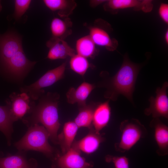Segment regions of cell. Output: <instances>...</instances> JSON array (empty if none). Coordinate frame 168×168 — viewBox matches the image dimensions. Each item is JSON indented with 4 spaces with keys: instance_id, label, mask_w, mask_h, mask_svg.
<instances>
[{
    "instance_id": "cell-1",
    "label": "cell",
    "mask_w": 168,
    "mask_h": 168,
    "mask_svg": "<svg viewBox=\"0 0 168 168\" xmlns=\"http://www.w3.org/2000/svg\"><path fill=\"white\" fill-rule=\"evenodd\" d=\"M141 66L132 62L125 54L119 69L114 75L108 78L104 84L107 89L105 97L115 101L119 95H122L134 104L133 94Z\"/></svg>"
},
{
    "instance_id": "cell-2",
    "label": "cell",
    "mask_w": 168,
    "mask_h": 168,
    "mask_svg": "<svg viewBox=\"0 0 168 168\" xmlns=\"http://www.w3.org/2000/svg\"><path fill=\"white\" fill-rule=\"evenodd\" d=\"M58 94L48 93L34 107L31 115L23 120L29 127L41 123L49 133L51 140L55 144H57V133L61 125L58 113Z\"/></svg>"
},
{
    "instance_id": "cell-3",
    "label": "cell",
    "mask_w": 168,
    "mask_h": 168,
    "mask_svg": "<svg viewBox=\"0 0 168 168\" xmlns=\"http://www.w3.org/2000/svg\"><path fill=\"white\" fill-rule=\"evenodd\" d=\"M49 133L44 127L36 124L29 127L25 135L15 145L19 151L34 150L53 157L55 150L49 143Z\"/></svg>"
},
{
    "instance_id": "cell-4",
    "label": "cell",
    "mask_w": 168,
    "mask_h": 168,
    "mask_svg": "<svg viewBox=\"0 0 168 168\" xmlns=\"http://www.w3.org/2000/svg\"><path fill=\"white\" fill-rule=\"evenodd\" d=\"M121 133L119 142L114 144L115 150L124 153L130 150L147 133L144 126L137 119L125 120L120 125Z\"/></svg>"
},
{
    "instance_id": "cell-5",
    "label": "cell",
    "mask_w": 168,
    "mask_h": 168,
    "mask_svg": "<svg viewBox=\"0 0 168 168\" xmlns=\"http://www.w3.org/2000/svg\"><path fill=\"white\" fill-rule=\"evenodd\" d=\"M66 62L48 71L37 81L33 84L21 89V92L27 93L33 100L39 99L44 93L43 88L50 86L62 79L64 76Z\"/></svg>"
},
{
    "instance_id": "cell-6",
    "label": "cell",
    "mask_w": 168,
    "mask_h": 168,
    "mask_svg": "<svg viewBox=\"0 0 168 168\" xmlns=\"http://www.w3.org/2000/svg\"><path fill=\"white\" fill-rule=\"evenodd\" d=\"M109 24L104 20L98 19L93 26L89 27L90 36L96 45L104 47L108 50L114 51L118 46L116 40L111 37L108 31Z\"/></svg>"
},
{
    "instance_id": "cell-7",
    "label": "cell",
    "mask_w": 168,
    "mask_h": 168,
    "mask_svg": "<svg viewBox=\"0 0 168 168\" xmlns=\"http://www.w3.org/2000/svg\"><path fill=\"white\" fill-rule=\"evenodd\" d=\"M168 87V82H166L161 87L157 88L156 96H151L149 99L150 105L144 110L145 115H151L153 118L160 117L168 118V98L167 95Z\"/></svg>"
},
{
    "instance_id": "cell-8",
    "label": "cell",
    "mask_w": 168,
    "mask_h": 168,
    "mask_svg": "<svg viewBox=\"0 0 168 168\" xmlns=\"http://www.w3.org/2000/svg\"><path fill=\"white\" fill-rule=\"evenodd\" d=\"M80 151L72 146L65 153L57 154L53 157L52 168H91V163L86 161L80 155Z\"/></svg>"
},
{
    "instance_id": "cell-9",
    "label": "cell",
    "mask_w": 168,
    "mask_h": 168,
    "mask_svg": "<svg viewBox=\"0 0 168 168\" xmlns=\"http://www.w3.org/2000/svg\"><path fill=\"white\" fill-rule=\"evenodd\" d=\"M30 97L25 92L13 93L6 101L12 117L14 122L21 119L26 114L31 113L35 106Z\"/></svg>"
},
{
    "instance_id": "cell-10",
    "label": "cell",
    "mask_w": 168,
    "mask_h": 168,
    "mask_svg": "<svg viewBox=\"0 0 168 168\" xmlns=\"http://www.w3.org/2000/svg\"><path fill=\"white\" fill-rule=\"evenodd\" d=\"M21 49V39L17 35L11 32L0 34V60L3 64Z\"/></svg>"
},
{
    "instance_id": "cell-11",
    "label": "cell",
    "mask_w": 168,
    "mask_h": 168,
    "mask_svg": "<svg viewBox=\"0 0 168 168\" xmlns=\"http://www.w3.org/2000/svg\"><path fill=\"white\" fill-rule=\"evenodd\" d=\"M36 63L28 59L21 49L3 64L9 72L14 76H20L26 73Z\"/></svg>"
},
{
    "instance_id": "cell-12",
    "label": "cell",
    "mask_w": 168,
    "mask_h": 168,
    "mask_svg": "<svg viewBox=\"0 0 168 168\" xmlns=\"http://www.w3.org/2000/svg\"><path fill=\"white\" fill-rule=\"evenodd\" d=\"M46 45L49 49L47 58L50 60L65 59L76 54L75 50L64 40L51 37Z\"/></svg>"
},
{
    "instance_id": "cell-13",
    "label": "cell",
    "mask_w": 168,
    "mask_h": 168,
    "mask_svg": "<svg viewBox=\"0 0 168 168\" xmlns=\"http://www.w3.org/2000/svg\"><path fill=\"white\" fill-rule=\"evenodd\" d=\"M150 126L154 130V137L158 146L157 154L165 156L168 154V127L163 123L159 118L152 120Z\"/></svg>"
},
{
    "instance_id": "cell-14",
    "label": "cell",
    "mask_w": 168,
    "mask_h": 168,
    "mask_svg": "<svg viewBox=\"0 0 168 168\" xmlns=\"http://www.w3.org/2000/svg\"><path fill=\"white\" fill-rule=\"evenodd\" d=\"M88 133L84 138L77 141H74L72 146L80 151L87 154L92 153L99 147L100 144L105 138L100 133L97 132L92 127Z\"/></svg>"
},
{
    "instance_id": "cell-15",
    "label": "cell",
    "mask_w": 168,
    "mask_h": 168,
    "mask_svg": "<svg viewBox=\"0 0 168 168\" xmlns=\"http://www.w3.org/2000/svg\"><path fill=\"white\" fill-rule=\"evenodd\" d=\"M95 86L93 84L83 82L77 88L71 87L66 93L68 102L73 104L77 103L79 107L86 105V100Z\"/></svg>"
},
{
    "instance_id": "cell-16",
    "label": "cell",
    "mask_w": 168,
    "mask_h": 168,
    "mask_svg": "<svg viewBox=\"0 0 168 168\" xmlns=\"http://www.w3.org/2000/svg\"><path fill=\"white\" fill-rule=\"evenodd\" d=\"M0 152V168H36L34 159L27 160L21 153L3 157Z\"/></svg>"
},
{
    "instance_id": "cell-17",
    "label": "cell",
    "mask_w": 168,
    "mask_h": 168,
    "mask_svg": "<svg viewBox=\"0 0 168 168\" xmlns=\"http://www.w3.org/2000/svg\"><path fill=\"white\" fill-rule=\"evenodd\" d=\"M110 100L97 105L94 112L92 125L97 132L105 127L109 123L111 115Z\"/></svg>"
},
{
    "instance_id": "cell-18",
    "label": "cell",
    "mask_w": 168,
    "mask_h": 168,
    "mask_svg": "<svg viewBox=\"0 0 168 168\" xmlns=\"http://www.w3.org/2000/svg\"><path fill=\"white\" fill-rule=\"evenodd\" d=\"M78 128L74 122L68 121L64 124L62 131L58 135L57 144L60 145L63 154L71 148Z\"/></svg>"
},
{
    "instance_id": "cell-19",
    "label": "cell",
    "mask_w": 168,
    "mask_h": 168,
    "mask_svg": "<svg viewBox=\"0 0 168 168\" xmlns=\"http://www.w3.org/2000/svg\"><path fill=\"white\" fill-rule=\"evenodd\" d=\"M72 23L69 17L53 18L50 24L52 38L64 40L72 34Z\"/></svg>"
},
{
    "instance_id": "cell-20",
    "label": "cell",
    "mask_w": 168,
    "mask_h": 168,
    "mask_svg": "<svg viewBox=\"0 0 168 168\" xmlns=\"http://www.w3.org/2000/svg\"><path fill=\"white\" fill-rule=\"evenodd\" d=\"M43 2L52 11H58V15L62 18L68 17L77 6L73 0H44Z\"/></svg>"
},
{
    "instance_id": "cell-21",
    "label": "cell",
    "mask_w": 168,
    "mask_h": 168,
    "mask_svg": "<svg viewBox=\"0 0 168 168\" xmlns=\"http://www.w3.org/2000/svg\"><path fill=\"white\" fill-rule=\"evenodd\" d=\"M75 51L77 54L86 58H94L98 53L96 44L89 35L77 40Z\"/></svg>"
},
{
    "instance_id": "cell-22",
    "label": "cell",
    "mask_w": 168,
    "mask_h": 168,
    "mask_svg": "<svg viewBox=\"0 0 168 168\" xmlns=\"http://www.w3.org/2000/svg\"><path fill=\"white\" fill-rule=\"evenodd\" d=\"M14 122L8 106L0 105V131L5 136L9 145L11 144Z\"/></svg>"
},
{
    "instance_id": "cell-23",
    "label": "cell",
    "mask_w": 168,
    "mask_h": 168,
    "mask_svg": "<svg viewBox=\"0 0 168 168\" xmlns=\"http://www.w3.org/2000/svg\"><path fill=\"white\" fill-rule=\"evenodd\" d=\"M96 105L92 104L79 107V112L74 121L78 128L84 127L90 129L93 127V115Z\"/></svg>"
},
{
    "instance_id": "cell-24",
    "label": "cell",
    "mask_w": 168,
    "mask_h": 168,
    "mask_svg": "<svg viewBox=\"0 0 168 168\" xmlns=\"http://www.w3.org/2000/svg\"><path fill=\"white\" fill-rule=\"evenodd\" d=\"M141 1L137 0H110L104 3V8L107 11L114 13L119 10L133 8L141 10Z\"/></svg>"
},
{
    "instance_id": "cell-25",
    "label": "cell",
    "mask_w": 168,
    "mask_h": 168,
    "mask_svg": "<svg viewBox=\"0 0 168 168\" xmlns=\"http://www.w3.org/2000/svg\"><path fill=\"white\" fill-rule=\"evenodd\" d=\"M69 64L72 70L82 76L85 75L90 66L87 58L77 54L71 57Z\"/></svg>"
},
{
    "instance_id": "cell-26",
    "label": "cell",
    "mask_w": 168,
    "mask_h": 168,
    "mask_svg": "<svg viewBox=\"0 0 168 168\" xmlns=\"http://www.w3.org/2000/svg\"><path fill=\"white\" fill-rule=\"evenodd\" d=\"M30 0H16L15 1L14 17L16 20L20 19L29 8Z\"/></svg>"
},
{
    "instance_id": "cell-27",
    "label": "cell",
    "mask_w": 168,
    "mask_h": 168,
    "mask_svg": "<svg viewBox=\"0 0 168 168\" xmlns=\"http://www.w3.org/2000/svg\"><path fill=\"white\" fill-rule=\"evenodd\" d=\"M105 160L107 162H112L115 168H129V160L126 156L108 155Z\"/></svg>"
},
{
    "instance_id": "cell-28",
    "label": "cell",
    "mask_w": 168,
    "mask_h": 168,
    "mask_svg": "<svg viewBox=\"0 0 168 168\" xmlns=\"http://www.w3.org/2000/svg\"><path fill=\"white\" fill-rule=\"evenodd\" d=\"M159 14L162 20L166 24H168V4L161 3L159 8Z\"/></svg>"
},
{
    "instance_id": "cell-29",
    "label": "cell",
    "mask_w": 168,
    "mask_h": 168,
    "mask_svg": "<svg viewBox=\"0 0 168 168\" xmlns=\"http://www.w3.org/2000/svg\"><path fill=\"white\" fill-rule=\"evenodd\" d=\"M152 1L151 0H142L141 1V10L144 12H151L153 8Z\"/></svg>"
},
{
    "instance_id": "cell-30",
    "label": "cell",
    "mask_w": 168,
    "mask_h": 168,
    "mask_svg": "<svg viewBox=\"0 0 168 168\" xmlns=\"http://www.w3.org/2000/svg\"><path fill=\"white\" fill-rule=\"evenodd\" d=\"M107 0H91L89 1L90 6L94 8L103 3H105Z\"/></svg>"
},
{
    "instance_id": "cell-31",
    "label": "cell",
    "mask_w": 168,
    "mask_h": 168,
    "mask_svg": "<svg viewBox=\"0 0 168 168\" xmlns=\"http://www.w3.org/2000/svg\"><path fill=\"white\" fill-rule=\"evenodd\" d=\"M165 40L166 43L168 44V30L166 31L165 34Z\"/></svg>"
},
{
    "instance_id": "cell-32",
    "label": "cell",
    "mask_w": 168,
    "mask_h": 168,
    "mask_svg": "<svg viewBox=\"0 0 168 168\" xmlns=\"http://www.w3.org/2000/svg\"><path fill=\"white\" fill-rule=\"evenodd\" d=\"M2 9V6L1 3V1L0 0V12L1 11Z\"/></svg>"
}]
</instances>
